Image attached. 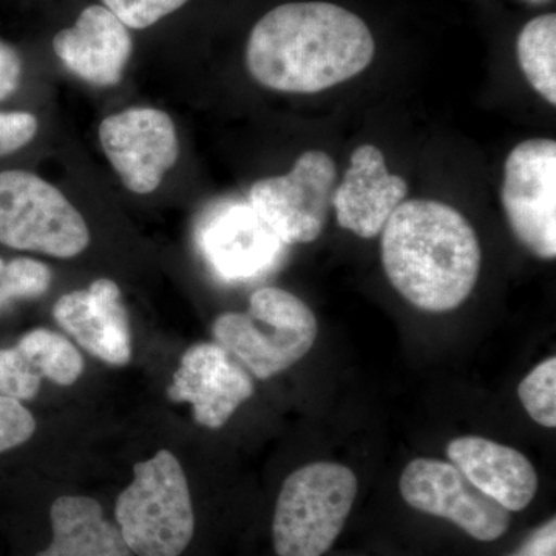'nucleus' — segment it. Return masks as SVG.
<instances>
[{
	"instance_id": "nucleus-17",
	"label": "nucleus",
	"mask_w": 556,
	"mask_h": 556,
	"mask_svg": "<svg viewBox=\"0 0 556 556\" xmlns=\"http://www.w3.org/2000/svg\"><path fill=\"white\" fill-rule=\"evenodd\" d=\"M50 544L36 556H134L93 497H58L50 507Z\"/></svg>"
},
{
	"instance_id": "nucleus-16",
	"label": "nucleus",
	"mask_w": 556,
	"mask_h": 556,
	"mask_svg": "<svg viewBox=\"0 0 556 556\" xmlns=\"http://www.w3.org/2000/svg\"><path fill=\"white\" fill-rule=\"evenodd\" d=\"M450 464L482 493L510 511H522L535 500V467L518 450L490 439L463 437L447 445Z\"/></svg>"
},
{
	"instance_id": "nucleus-27",
	"label": "nucleus",
	"mask_w": 556,
	"mask_h": 556,
	"mask_svg": "<svg viewBox=\"0 0 556 556\" xmlns=\"http://www.w3.org/2000/svg\"><path fill=\"white\" fill-rule=\"evenodd\" d=\"M508 556H556V519L533 530L518 552Z\"/></svg>"
},
{
	"instance_id": "nucleus-20",
	"label": "nucleus",
	"mask_w": 556,
	"mask_h": 556,
	"mask_svg": "<svg viewBox=\"0 0 556 556\" xmlns=\"http://www.w3.org/2000/svg\"><path fill=\"white\" fill-rule=\"evenodd\" d=\"M518 397L527 415L546 428L556 427V358L548 357L519 383Z\"/></svg>"
},
{
	"instance_id": "nucleus-4",
	"label": "nucleus",
	"mask_w": 556,
	"mask_h": 556,
	"mask_svg": "<svg viewBox=\"0 0 556 556\" xmlns=\"http://www.w3.org/2000/svg\"><path fill=\"white\" fill-rule=\"evenodd\" d=\"M115 525L134 556H181L195 533L188 478L174 453L160 450L135 464L134 481L121 492Z\"/></svg>"
},
{
	"instance_id": "nucleus-24",
	"label": "nucleus",
	"mask_w": 556,
	"mask_h": 556,
	"mask_svg": "<svg viewBox=\"0 0 556 556\" xmlns=\"http://www.w3.org/2000/svg\"><path fill=\"white\" fill-rule=\"evenodd\" d=\"M36 431L35 416L22 402L0 397V453L30 441Z\"/></svg>"
},
{
	"instance_id": "nucleus-11",
	"label": "nucleus",
	"mask_w": 556,
	"mask_h": 556,
	"mask_svg": "<svg viewBox=\"0 0 556 556\" xmlns=\"http://www.w3.org/2000/svg\"><path fill=\"white\" fill-rule=\"evenodd\" d=\"M199 244L208 266L228 281L251 280L276 268L287 247L243 203L212 208L200 223Z\"/></svg>"
},
{
	"instance_id": "nucleus-21",
	"label": "nucleus",
	"mask_w": 556,
	"mask_h": 556,
	"mask_svg": "<svg viewBox=\"0 0 556 556\" xmlns=\"http://www.w3.org/2000/svg\"><path fill=\"white\" fill-rule=\"evenodd\" d=\"M50 285L51 270L46 263L27 257L11 260L0 277V311L16 300L40 298Z\"/></svg>"
},
{
	"instance_id": "nucleus-12",
	"label": "nucleus",
	"mask_w": 556,
	"mask_h": 556,
	"mask_svg": "<svg viewBox=\"0 0 556 556\" xmlns=\"http://www.w3.org/2000/svg\"><path fill=\"white\" fill-rule=\"evenodd\" d=\"M254 380L217 343H197L182 354L167 397L190 404L201 427L218 430L254 394Z\"/></svg>"
},
{
	"instance_id": "nucleus-28",
	"label": "nucleus",
	"mask_w": 556,
	"mask_h": 556,
	"mask_svg": "<svg viewBox=\"0 0 556 556\" xmlns=\"http://www.w3.org/2000/svg\"><path fill=\"white\" fill-rule=\"evenodd\" d=\"M7 263L3 262L2 258H0V277H2L3 270H5Z\"/></svg>"
},
{
	"instance_id": "nucleus-13",
	"label": "nucleus",
	"mask_w": 556,
	"mask_h": 556,
	"mask_svg": "<svg viewBox=\"0 0 556 556\" xmlns=\"http://www.w3.org/2000/svg\"><path fill=\"white\" fill-rule=\"evenodd\" d=\"M53 316L91 356L112 367L129 364V316L115 281L100 278L87 289L62 295L54 305Z\"/></svg>"
},
{
	"instance_id": "nucleus-3",
	"label": "nucleus",
	"mask_w": 556,
	"mask_h": 556,
	"mask_svg": "<svg viewBox=\"0 0 556 556\" xmlns=\"http://www.w3.org/2000/svg\"><path fill=\"white\" fill-rule=\"evenodd\" d=\"M317 318L303 300L281 288H260L247 313H225L212 327L215 343L258 380L302 361L317 339Z\"/></svg>"
},
{
	"instance_id": "nucleus-5",
	"label": "nucleus",
	"mask_w": 556,
	"mask_h": 556,
	"mask_svg": "<svg viewBox=\"0 0 556 556\" xmlns=\"http://www.w3.org/2000/svg\"><path fill=\"white\" fill-rule=\"evenodd\" d=\"M357 478L336 463H313L289 475L273 519L277 556H324L342 533L357 496Z\"/></svg>"
},
{
	"instance_id": "nucleus-10",
	"label": "nucleus",
	"mask_w": 556,
	"mask_h": 556,
	"mask_svg": "<svg viewBox=\"0 0 556 556\" xmlns=\"http://www.w3.org/2000/svg\"><path fill=\"white\" fill-rule=\"evenodd\" d=\"M100 141L123 185L139 195L159 189L179 156L174 121L153 108L127 109L108 116L100 124Z\"/></svg>"
},
{
	"instance_id": "nucleus-7",
	"label": "nucleus",
	"mask_w": 556,
	"mask_h": 556,
	"mask_svg": "<svg viewBox=\"0 0 556 556\" xmlns=\"http://www.w3.org/2000/svg\"><path fill=\"white\" fill-rule=\"evenodd\" d=\"M336 182L338 167L331 156L309 150L287 175L255 182L249 204L287 247L313 243L327 226Z\"/></svg>"
},
{
	"instance_id": "nucleus-2",
	"label": "nucleus",
	"mask_w": 556,
	"mask_h": 556,
	"mask_svg": "<svg viewBox=\"0 0 556 556\" xmlns=\"http://www.w3.org/2000/svg\"><path fill=\"white\" fill-rule=\"evenodd\" d=\"M380 236L388 280L417 309L450 313L477 287L481 247L455 207L433 200L404 201Z\"/></svg>"
},
{
	"instance_id": "nucleus-14",
	"label": "nucleus",
	"mask_w": 556,
	"mask_h": 556,
	"mask_svg": "<svg viewBox=\"0 0 556 556\" xmlns=\"http://www.w3.org/2000/svg\"><path fill=\"white\" fill-rule=\"evenodd\" d=\"M407 192V181L388 172L383 153L365 144L354 150L350 167L334 190L332 208L340 228L361 239H375Z\"/></svg>"
},
{
	"instance_id": "nucleus-26",
	"label": "nucleus",
	"mask_w": 556,
	"mask_h": 556,
	"mask_svg": "<svg viewBox=\"0 0 556 556\" xmlns=\"http://www.w3.org/2000/svg\"><path fill=\"white\" fill-rule=\"evenodd\" d=\"M22 60L20 53L0 39V101H5L20 89Z\"/></svg>"
},
{
	"instance_id": "nucleus-22",
	"label": "nucleus",
	"mask_w": 556,
	"mask_h": 556,
	"mask_svg": "<svg viewBox=\"0 0 556 556\" xmlns=\"http://www.w3.org/2000/svg\"><path fill=\"white\" fill-rule=\"evenodd\" d=\"M42 379L16 346L0 348V397L31 401L38 396Z\"/></svg>"
},
{
	"instance_id": "nucleus-9",
	"label": "nucleus",
	"mask_w": 556,
	"mask_h": 556,
	"mask_svg": "<svg viewBox=\"0 0 556 556\" xmlns=\"http://www.w3.org/2000/svg\"><path fill=\"white\" fill-rule=\"evenodd\" d=\"M399 490L420 514L447 519L481 543H493L510 529L511 514L471 484L459 468L419 457L402 471Z\"/></svg>"
},
{
	"instance_id": "nucleus-18",
	"label": "nucleus",
	"mask_w": 556,
	"mask_h": 556,
	"mask_svg": "<svg viewBox=\"0 0 556 556\" xmlns=\"http://www.w3.org/2000/svg\"><path fill=\"white\" fill-rule=\"evenodd\" d=\"M518 62L530 86L556 105V14L527 22L518 36Z\"/></svg>"
},
{
	"instance_id": "nucleus-8",
	"label": "nucleus",
	"mask_w": 556,
	"mask_h": 556,
	"mask_svg": "<svg viewBox=\"0 0 556 556\" xmlns=\"http://www.w3.org/2000/svg\"><path fill=\"white\" fill-rule=\"evenodd\" d=\"M515 237L538 258L556 255V142L535 138L508 153L501 189Z\"/></svg>"
},
{
	"instance_id": "nucleus-25",
	"label": "nucleus",
	"mask_w": 556,
	"mask_h": 556,
	"mask_svg": "<svg viewBox=\"0 0 556 556\" xmlns=\"http://www.w3.org/2000/svg\"><path fill=\"white\" fill-rule=\"evenodd\" d=\"M38 118L27 112H0V156L30 144L38 134Z\"/></svg>"
},
{
	"instance_id": "nucleus-23",
	"label": "nucleus",
	"mask_w": 556,
	"mask_h": 556,
	"mask_svg": "<svg viewBox=\"0 0 556 556\" xmlns=\"http://www.w3.org/2000/svg\"><path fill=\"white\" fill-rule=\"evenodd\" d=\"M127 28L144 30L181 9L189 0H102Z\"/></svg>"
},
{
	"instance_id": "nucleus-6",
	"label": "nucleus",
	"mask_w": 556,
	"mask_h": 556,
	"mask_svg": "<svg viewBox=\"0 0 556 556\" xmlns=\"http://www.w3.org/2000/svg\"><path fill=\"white\" fill-rule=\"evenodd\" d=\"M0 243L17 251L73 258L86 251V219L67 197L27 170L0 172Z\"/></svg>"
},
{
	"instance_id": "nucleus-19",
	"label": "nucleus",
	"mask_w": 556,
	"mask_h": 556,
	"mask_svg": "<svg viewBox=\"0 0 556 556\" xmlns=\"http://www.w3.org/2000/svg\"><path fill=\"white\" fill-rule=\"evenodd\" d=\"M16 348L42 378L56 386H73L83 375V354L60 332L47 328L33 329L22 336Z\"/></svg>"
},
{
	"instance_id": "nucleus-15",
	"label": "nucleus",
	"mask_w": 556,
	"mask_h": 556,
	"mask_svg": "<svg viewBox=\"0 0 556 556\" xmlns=\"http://www.w3.org/2000/svg\"><path fill=\"white\" fill-rule=\"evenodd\" d=\"M53 50L62 64L94 86H116L131 56L129 28L104 5L83 10L75 25L54 36Z\"/></svg>"
},
{
	"instance_id": "nucleus-1",
	"label": "nucleus",
	"mask_w": 556,
	"mask_h": 556,
	"mask_svg": "<svg viewBox=\"0 0 556 556\" xmlns=\"http://www.w3.org/2000/svg\"><path fill=\"white\" fill-rule=\"evenodd\" d=\"M376 42L364 20L328 2L285 3L249 35L247 65L266 89L318 93L354 78L375 60Z\"/></svg>"
}]
</instances>
